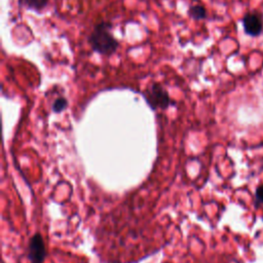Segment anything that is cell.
Segmentation results:
<instances>
[{"label":"cell","mask_w":263,"mask_h":263,"mask_svg":"<svg viewBox=\"0 0 263 263\" xmlns=\"http://www.w3.org/2000/svg\"><path fill=\"white\" fill-rule=\"evenodd\" d=\"M111 25L107 22H101L96 25L88 37L89 44L96 52L103 55H111L118 48V41L111 33Z\"/></svg>","instance_id":"1"},{"label":"cell","mask_w":263,"mask_h":263,"mask_svg":"<svg viewBox=\"0 0 263 263\" xmlns=\"http://www.w3.org/2000/svg\"><path fill=\"white\" fill-rule=\"evenodd\" d=\"M143 96L147 104L153 110L166 109L171 104L170 96L166 89L160 83L157 82H154L150 86H148L146 90L143 92Z\"/></svg>","instance_id":"2"},{"label":"cell","mask_w":263,"mask_h":263,"mask_svg":"<svg viewBox=\"0 0 263 263\" xmlns=\"http://www.w3.org/2000/svg\"><path fill=\"white\" fill-rule=\"evenodd\" d=\"M46 250L42 236L39 233L34 234L28 245V258L32 263H43Z\"/></svg>","instance_id":"3"},{"label":"cell","mask_w":263,"mask_h":263,"mask_svg":"<svg viewBox=\"0 0 263 263\" xmlns=\"http://www.w3.org/2000/svg\"><path fill=\"white\" fill-rule=\"evenodd\" d=\"M242 27L245 33L256 37L259 36L263 30V17L257 12H249L242 17Z\"/></svg>","instance_id":"4"},{"label":"cell","mask_w":263,"mask_h":263,"mask_svg":"<svg viewBox=\"0 0 263 263\" xmlns=\"http://www.w3.org/2000/svg\"><path fill=\"white\" fill-rule=\"evenodd\" d=\"M21 4H23L28 9L40 11L46 6L47 0H21Z\"/></svg>","instance_id":"5"},{"label":"cell","mask_w":263,"mask_h":263,"mask_svg":"<svg viewBox=\"0 0 263 263\" xmlns=\"http://www.w3.org/2000/svg\"><path fill=\"white\" fill-rule=\"evenodd\" d=\"M188 14L193 20H203L206 17V11L201 5H192L188 10Z\"/></svg>","instance_id":"6"},{"label":"cell","mask_w":263,"mask_h":263,"mask_svg":"<svg viewBox=\"0 0 263 263\" xmlns=\"http://www.w3.org/2000/svg\"><path fill=\"white\" fill-rule=\"evenodd\" d=\"M67 104H68V102L65 98H63V97L58 98L52 104V110L54 112H62L67 107Z\"/></svg>","instance_id":"7"},{"label":"cell","mask_w":263,"mask_h":263,"mask_svg":"<svg viewBox=\"0 0 263 263\" xmlns=\"http://www.w3.org/2000/svg\"><path fill=\"white\" fill-rule=\"evenodd\" d=\"M256 199L259 203H263V185H260L256 189Z\"/></svg>","instance_id":"8"}]
</instances>
